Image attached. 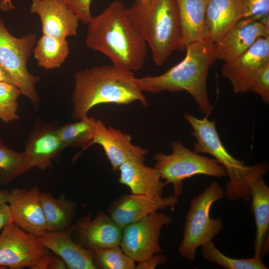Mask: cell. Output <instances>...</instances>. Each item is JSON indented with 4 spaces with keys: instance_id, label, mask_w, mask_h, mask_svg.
<instances>
[{
    "instance_id": "6da1fadb",
    "label": "cell",
    "mask_w": 269,
    "mask_h": 269,
    "mask_svg": "<svg viewBox=\"0 0 269 269\" xmlns=\"http://www.w3.org/2000/svg\"><path fill=\"white\" fill-rule=\"evenodd\" d=\"M85 43L107 56L113 64L133 72L143 67L147 44L133 25L127 8L116 0L88 24Z\"/></svg>"
},
{
    "instance_id": "5bb4252c",
    "label": "cell",
    "mask_w": 269,
    "mask_h": 269,
    "mask_svg": "<svg viewBox=\"0 0 269 269\" xmlns=\"http://www.w3.org/2000/svg\"><path fill=\"white\" fill-rule=\"evenodd\" d=\"M178 202L173 195L154 197L134 194L119 196L109 206L108 215L122 229L154 212L167 207L172 211Z\"/></svg>"
},
{
    "instance_id": "ffe728a7",
    "label": "cell",
    "mask_w": 269,
    "mask_h": 269,
    "mask_svg": "<svg viewBox=\"0 0 269 269\" xmlns=\"http://www.w3.org/2000/svg\"><path fill=\"white\" fill-rule=\"evenodd\" d=\"M65 148L57 128L45 127L33 131L29 134L24 151L32 168L44 170L51 166Z\"/></svg>"
},
{
    "instance_id": "8fae6325",
    "label": "cell",
    "mask_w": 269,
    "mask_h": 269,
    "mask_svg": "<svg viewBox=\"0 0 269 269\" xmlns=\"http://www.w3.org/2000/svg\"><path fill=\"white\" fill-rule=\"evenodd\" d=\"M123 229L103 211L92 218L91 213L75 220L71 226L73 240L84 249L96 251L120 246Z\"/></svg>"
},
{
    "instance_id": "603a6c76",
    "label": "cell",
    "mask_w": 269,
    "mask_h": 269,
    "mask_svg": "<svg viewBox=\"0 0 269 269\" xmlns=\"http://www.w3.org/2000/svg\"><path fill=\"white\" fill-rule=\"evenodd\" d=\"M180 21L179 50L205 37V20L208 0H176Z\"/></svg>"
},
{
    "instance_id": "ba28073f",
    "label": "cell",
    "mask_w": 269,
    "mask_h": 269,
    "mask_svg": "<svg viewBox=\"0 0 269 269\" xmlns=\"http://www.w3.org/2000/svg\"><path fill=\"white\" fill-rule=\"evenodd\" d=\"M36 41L33 33L20 37L13 36L0 17V65L10 76L21 95L28 98L35 107L40 102L36 90L40 77L31 74L27 64Z\"/></svg>"
},
{
    "instance_id": "d6986e66",
    "label": "cell",
    "mask_w": 269,
    "mask_h": 269,
    "mask_svg": "<svg viewBox=\"0 0 269 269\" xmlns=\"http://www.w3.org/2000/svg\"><path fill=\"white\" fill-rule=\"evenodd\" d=\"M118 170L119 182L127 186L132 194L163 197L166 184L161 181L159 172L155 167L145 165L144 161L131 160L121 165Z\"/></svg>"
},
{
    "instance_id": "cb8c5ba5",
    "label": "cell",
    "mask_w": 269,
    "mask_h": 269,
    "mask_svg": "<svg viewBox=\"0 0 269 269\" xmlns=\"http://www.w3.org/2000/svg\"><path fill=\"white\" fill-rule=\"evenodd\" d=\"M40 201L47 231H59L71 227L77 206L75 201L67 199L63 193L55 198L50 193L42 192Z\"/></svg>"
},
{
    "instance_id": "3957f363",
    "label": "cell",
    "mask_w": 269,
    "mask_h": 269,
    "mask_svg": "<svg viewBox=\"0 0 269 269\" xmlns=\"http://www.w3.org/2000/svg\"><path fill=\"white\" fill-rule=\"evenodd\" d=\"M213 45L207 37L188 44L184 59L165 73L137 78L140 90L152 93L185 91L192 97L201 113L208 117L213 108L207 88L208 70L215 61Z\"/></svg>"
},
{
    "instance_id": "836d02e7",
    "label": "cell",
    "mask_w": 269,
    "mask_h": 269,
    "mask_svg": "<svg viewBox=\"0 0 269 269\" xmlns=\"http://www.w3.org/2000/svg\"><path fill=\"white\" fill-rule=\"evenodd\" d=\"M33 269H67V267L60 257L49 252Z\"/></svg>"
},
{
    "instance_id": "8d00e7d4",
    "label": "cell",
    "mask_w": 269,
    "mask_h": 269,
    "mask_svg": "<svg viewBox=\"0 0 269 269\" xmlns=\"http://www.w3.org/2000/svg\"><path fill=\"white\" fill-rule=\"evenodd\" d=\"M0 82H8L14 84L7 72L0 65Z\"/></svg>"
},
{
    "instance_id": "f1b7e54d",
    "label": "cell",
    "mask_w": 269,
    "mask_h": 269,
    "mask_svg": "<svg viewBox=\"0 0 269 269\" xmlns=\"http://www.w3.org/2000/svg\"><path fill=\"white\" fill-rule=\"evenodd\" d=\"M96 269H134L135 262L127 256L120 246L92 251Z\"/></svg>"
},
{
    "instance_id": "4316f807",
    "label": "cell",
    "mask_w": 269,
    "mask_h": 269,
    "mask_svg": "<svg viewBox=\"0 0 269 269\" xmlns=\"http://www.w3.org/2000/svg\"><path fill=\"white\" fill-rule=\"evenodd\" d=\"M32 168L26 154L0 142V185H5Z\"/></svg>"
},
{
    "instance_id": "52a82bcc",
    "label": "cell",
    "mask_w": 269,
    "mask_h": 269,
    "mask_svg": "<svg viewBox=\"0 0 269 269\" xmlns=\"http://www.w3.org/2000/svg\"><path fill=\"white\" fill-rule=\"evenodd\" d=\"M172 152L154 155L155 167L166 184H172L177 198L183 191V181L197 175L221 177L227 176L223 165L215 158H208L191 151L179 140L171 143Z\"/></svg>"
},
{
    "instance_id": "1f68e13d",
    "label": "cell",
    "mask_w": 269,
    "mask_h": 269,
    "mask_svg": "<svg viewBox=\"0 0 269 269\" xmlns=\"http://www.w3.org/2000/svg\"><path fill=\"white\" fill-rule=\"evenodd\" d=\"M250 91L260 95L265 104L269 103V64L261 68L253 82Z\"/></svg>"
},
{
    "instance_id": "ac0fdd59",
    "label": "cell",
    "mask_w": 269,
    "mask_h": 269,
    "mask_svg": "<svg viewBox=\"0 0 269 269\" xmlns=\"http://www.w3.org/2000/svg\"><path fill=\"white\" fill-rule=\"evenodd\" d=\"M49 251L60 257L67 269H96L92 252L76 243L71 237V227L59 231H47L38 237Z\"/></svg>"
},
{
    "instance_id": "f35d334b",
    "label": "cell",
    "mask_w": 269,
    "mask_h": 269,
    "mask_svg": "<svg viewBox=\"0 0 269 269\" xmlns=\"http://www.w3.org/2000/svg\"><path fill=\"white\" fill-rule=\"evenodd\" d=\"M9 191L7 190H0V205L8 203Z\"/></svg>"
},
{
    "instance_id": "30bf717a",
    "label": "cell",
    "mask_w": 269,
    "mask_h": 269,
    "mask_svg": "<svg viewBox=\"0 0 269 269\" xmlns=\"http://www.w3.org/2000/svg\"><path fill=\"white\" fill-rule=\"evenodd\" d=\"M170 216L155 211L123 229L120 246L135 262L162 253L159 239L161 230L172 222Z\"/></svg>"
},
{
    "instance_id": "7a4b0ae2",
    "label": "cell",
    "mask_w": 269,
    "mask_h": 269,
    "mask_svg": "<svg viewBox=\"0 0 269 269\" xmlns=\"http://www.w3.org/2000/svg\"><path fill=\"white\" fill-rule=\"evenodd\" d=\"M72 92L73 119L88 116L100 104L128 105L139 101L147 107L134 72L114 65L95 66L79 70L75 74Z\"/></svg>"
},
{
    "instance_id": "7402d4cb",
    "label": "cell",
    "mask_w": 269,
    "mask_h": 269,
    "mask_svg": "<svg viewBox=\"0 0 269 269\" xmlns=\"http://www.w3.org/2000/svg\"><path fill=\"white\" fill-rule=\"evenodd\" d=\"M250 199L256 225L254 257L262 259L268 251L269 228V188L263 176H259L252 182Z\"/></svg>"
},
{
    "instance_id": "7c38bea8",
    "label": "cell",
    "mask_w": 269,
    "mask_h": 269,
    "mask_svg": "<svg viewBox=\"0 0 269 269\" xmlns=\"http://www.w3.org/2000/svg\"><path fill=\"white\" fill-rule=\"evenodd\" d=\"M269 64V36L259 38L247 51L225 62L222 75L230 81L235 94L250 91L259 70Z\"/></svg>"
},
{
    "instance_id": "44dd1931",
    "label": "cell",
    "mask_w": 269,
    "mask_h": 269,
    "mask_svg": "<svg viewBox=\"0 0 269 269\" xmlns=\"http://www.w3.org/2000/svg\"><path fill=\"white\" fill-rule=\"evenodd\" d=\"M241 0H208L205 14V35L213 42L220 40L243 18Z\"/></svg>"
},
{
    "instance_id": "60d3db41",
    "label": "cell",
    "mask_w": 269,
    "mask_h": 269,
    "mask_svg": "<svg viewBox=\"0 0 269 269\" xmlns=\"http://www.w3.org/2000/svg\"><path fill=\"white\" fill-rule=\"evenodd\" d=\"M2 141L1 139H0V142Z\"/></svg>"
},
{
    "instance_id": "4dcf8cb0",
    "label": "cell",
    "mask_w": 269,
    "mask_h": 269,
    "mask_svg": "<svg viewBox=\"0 0 269 269\" xmlns=\"http://www.w3.org/2000/svg\"><path fill=\"white\" fill-rule=\"evenodd\" d=\"M243 18L262 21L269 18V0H241Z\"/></svg>"
},
{
    "instance_id": "83f0119b",
    "label": "cell",
    "mask_w": 269,
    "mask_h": 269,
    "mask_svg": "<svg viewBox=\"0 0 269 269\" xmlns=\"http://www.w3.org/2000/svg\"><path fill=\"white\" fill-rule=\"evenodd\" d=\"M201 247L204 259L226 269H268L262 259L253 257L248 259L230 258L221 253L212 241Z\"/></svg>"
},
{
    "instance_id": "5b68a950",
    "label": "cell",
    "mask_w": 269,
    "mask_h": 269,
    "mask_svg": "<svg viewBox=\"0 0 269 269\" xmlns=\"http://www.w3.org/2000/svg\"><path fill=\"white\" fill-rule=\"evenodd\" d=\"M184 117L192 128L191 135L196 138L193 151L211 155L225 168L230 180L224 195L233 201H250L251 184L256 178L268 172V163L263 161L246 165L226 148L217 132L215 120L210 121L206 116L198 119L188 113Z\"/></svg>"
},
{
    "instance_id": "d590c367",
    "label": "cell",
    "mask_w": 269,
    "mask_h": 269,
    "mask_svg": "<svg viewBox=\"0 0 269 269\" xmlns=\"http://www.w3.org/2000/svg\"><path fill=\"white\" fill-rule=\"evenodd\" d=\"M14 222L11 209L7 203L0 205V233L9 223Z\"/></svg>"
},
{
    "instance_id": "277c9868",
    "label": "cell",
    "mask_w": 269,
    "mask_h": 269,
    "mask_svg": "<svg viewBox=\"0 0 269 269\" xmlns=\"http://www.w3.org/2000/svg\"><path fill=\"white\" fill-rule=\"evenodd\" d=\"M127 11L150 48L154 62L161 66L174 51L179 49L181 26L176 0H135Z\"/></svg>"
},
{
    "instance_id": "d6a6232c",
    "label": "cell",
    "mask_w": 269,
    "mask_h": 269,
    "mask_svg": "<svg viewBox=\"0 0 269 269\" xmlns=\"http://www.w3.org/2000/svg\"><path fill=\"white\" fill-rule=\"evenodd\" d=\"M74 12L80 21L88 24L93 18L91 12L92 0H59Z\"/></svg>"
},
{
    "instance_id": "f546056e",
    "label": "cell",
    "mask_w": 269,
    "mask_h": 269,
    "mask_svg": "<svg viewBox=\"0 0 269 269\" xmlns=\"http://www.w3.org/2000/svg\"><path fill=\"white\" fill-rule=\"evenodd\" d=\"M20 95V91L15 85L0 82V120L9 123L19 119L17 112Z\"/></svg>"
},
{
    "instance_id": "74e56055",
    "label": "cell",
    "mask_w": 269,
    "mask_h": 269,
    "mask_svg": "<svg viewBox=\"0 0 269 269\" xmlns=\"http://www.w3.org/2000/svg\"><path fill=\"white\" fill-rule=\"evenodd\" d=\"M0 8L3 11H7L14 8L11 0H0Z\"/></svg>"
},
{
    "instance_id": "8992f818",
    "label": "cell",
    "mask_w": 269,
    "mask_h": 269,
    "mask_svg": "<svg viewBox=\"0 0 269 269\" xmlns=\"http://www.w3.org/2000/svg\"><path fill=\"white\" fill-rule=\"evenodd\" d=\"M224 196V190L217 182H213L190 201L183 238L178 251L181 256L189 261L196 260L197 249L212 241L223 228L222 219H212L210 212L214 202Z\"/></svg>"
},
{
    "instance_id": "9a60e30c",
    "label": "cell",
    "mask_w": 269,
    "mask_h": 269,
    "mask_svg": "<svg viewBox=\"0 0 269 269\" xmlns=\"http://www.w3.org/2000/svg\"><path fill=\"white\" fill-rule=\"evenodd\" d=\"M131 136L112 127H107L100 119L88 147L94 144L103 148L113 171L117 172L120 166L131 160L144 161L148 150L132 143Z\"/></svg>"
},
{
    "instance_id": "e0dca14e",
    "label": "cell",
    "mask_w": 269,
    "mask_h": 269,
    "mask_svg": "<svg viewBox=\"0 0 269 269\" xmlns=\"http://www.w3.org/2000/svg\"><path fill=\"white\" fill-rule=\"evenodd\" d=\"M29 11L39 16L42 34L66 39L78 34L79 18L59 0H31Z\"/></svg>"
},
{
    "instance_id": "484cf974",
    "label": "cell",
    "mask_w": 269,
    "mask_h": 269,
    "mask_svg": "<svg viewBox=\"0 0 269 269\" xmlns=\"http://www.w3.org/2000/svg\"><path fill=\"white\" fill-rule=\"evenodd\" d=\"M97 120L93 117H85L77 122L68 123L57 128L59 136L65 147H79L82 148L73 160L88 148L96 127Z\"/></svg>"
},
{
    "instance_id": "ab89813d",
    "label": "cell",
    "mask_w": 269,
    "mask_h": 269,
    "mask_svg": "<svg viewBox=\"0 0 269 269\" xmlns=\"http://www.w3.org/2000/svg\"><path fill=\"white\" fill-rule=\"evenodd\" d=\"M139 0L141 1V2H143V1H145L147 0Z\"/></svg>"
},
{
    "instance_id": "e575fe53",
    "label": "cell",
    "mask_w": 269,
    "mask_h": 269,
    "mask_svg": "<svg viewBox=\"0 0 269 269\" xmlns=\"http://www.w3.org/2000/svg\"><path fill=\"white\" fill-rule=\"evenodd\" d=\"M166 262L167 258L164 255L156 254L142 262L137 263L135 269H154L159 265L165 264Z\"/></svg>"
},
{
    "instance_id": "9c48e42d",
    "label": "cell",
    "mask_w": 269,
    "mask_h": 269,
    "mask_svg": "<svg viewBox=\"0 0 269 269\" xmlns=\"http://www.w3.org/2000/svg\"><path fill=\"white\" fill-rule=\"evenodd\" d=\"M49 252L37 237L14 222L8 224L0 233V269H33Z\"/></svg>"
},
{
    "instance_id": "d4e9b609",
    "label": "cell",
    "mask_w": 269,
    "mask_h": 269,
    "mask_svg": "<svg viewBox=\"0 0 269 269\" xmlns=\"http://www.w3.org/2000/svg\"><path fill=\"white\" fill-rule=\"evenodd\" d=\"M69 51L67 39L42 34L32 51L39 67L51 70L61 67L67 59Z\"/></svg>"
},
{
    "instance_id": "2e32d148",
    "label": "cell",
    "mask_w": 269,
    "mask_h": 269,
    "mask_svg": "<svg viewBox=\"0 0 269 269\" xmlns=\"http://www.w3.org/2000/svg\"><path fill=\"white\" fill-rule=\"evenodd\" d=\"M41 192L37 186L28 190L15 188L10 190L8 201L14 222L37 237L47 231L40 201Z\"/></svg>"
},
{
    "instance_id": "4fadbf2b",
    "label": "cell",
    "mask_w": 269,
    "mask_h": 269,
    "mask_svg": "<svg viewBox=\"0 0 269 269\" xmlns=\"http://www.w3.org/2000/svg\"><path fill=\"white\" fill-rule=\"evenodd\" d=\"M269 36V18H242L219 41L213 42L214 61H230L247 51L259 38Z\"/></svg>"
}]
</instances>
